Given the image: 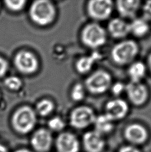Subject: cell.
<instances>
[{"label":"cell","instance_id":"6da1fadb","mask_svg":"<svg viewBox=\"0 0 151 152\" xmlns=\"http://www.w3.org/2000/svg\"><path fill=\"white\" fill-rule=\"evenodd\" d=\"M139 51L135 41L125 40L116 44L111 50V55L113 61L118 65H126L133 61Z\"/></svg>","mask_w":151,"mask_h":152},{"label":"cell","instance_id":"7a4b0ae2","mask_svg":"<svg viewBox=\"0 0 151 152\" xmlns=\"http://www.w3.org/2000/svg\"><path fill=\"white\" fill-rule=\"evenodd\" d=\"M36 123L35 112L27 106L18 109L12 116V124L16 132L27 134L31 132Z\"/></svg>","mask_w":151,"mask_h":152},{"label":"cell","instance_id":"3957f363","mask_svg":"<svg viewBox=\"0 0 151 152\" xmlns=\"http://www.w3.org/2000/svg\"><path fill=\"white\" fill-rule=\"evenodd\" d=\"M30 15L32 20L40 26H46L53 20L55 8L51 2L46 0L35 1L31 5Z\"/></svg>","mask_w":151,"mask_h":152},{"label":"cell","instance_id":"277c9868","mask_svg":"<svg viewBox=\"0 0 151 152\" xmlns=\"http://www.w3.org/2000/svg\"><path fill=\"white\" fill-rule=\"evenodd\" d=\"M81 39L86 46L97 48L106 43L107 35L106 30L100 25L92 23L84 27L82 32Z\"/></svg>","mask_w":151,"mask_h":152},{"label":"cell","instance_id":"5b68a950","mask_svg":"<svg viewBox=\"0 0 151 152\" xmlns=\"http://www.w3.org/2000/svg\"><path fill=\"white\" fill-rule=\"evenodd\" d=\"M112 78L104 70H98L88 77L86 81V88L94 94H102L110 88Z\"/></svg>","mask_w":151,"mask_h":152},{"label":"cell","instance_id":"8992f818","mask_svg":"<svg viewBox=\"0 0 151 152\" xmlns=\"http://www.w3.org/2000/svg\"><path fill=\"white\" fill-rule=\"evenodd\" d=\"M87 8L88 14L92 19L105 20L112 14L114 4L110 0H92L88 3Z\"/></svg>","mask_w":151,"mask_h":152},{"label":"cell","instance_id":"52a82bcc","mask_svg":"<svg viewBox=\"0 0 151 152\" xmlns=\"http://www.w3.org/2000/svg\"><path fill=\"white\" fill-rule=\"evenodd\" d=\"M96 116L89 107L83 106L77 107L70 114V123L76 129H81L94 123Z\"/></svg>","mask_w":151,"mask_h":152},{"label":"cell","instance_id":"ba28073f","mask_svg":"<svg viewBox=\"0 0 151 152\" xmlns=\"http://www.w3.org/2000/svg\"><path fill=\"white\" fill-rule=\"evenodd\" d=\"M129 101L135 105L144 104L148 98V90L142 83L130 82L125 85V90Z\"/></svg>","mask_w":151,"mask_h":152},{"label":"cell","instance_id":"9c48e42d","mask_svg":"<svg viewBox=\"0 0 151 152\" xmlns=\"http://www.w3.org/2000/svg\"><path fill=\"white\" fill-rule=\"evenodd\" d=\"M15 64L20 72L31 74L38 68V61L35 56L30 52L22 51L17 53L15 58Z\"/></svg>","mask_w":151,"mask_h":152},{"label":"cell","instance_id":"30bf717a","mask_svg":"<svg viewBox=\"0 0 151 152\" xmlns=\"http://www.w3.org/2000/svg\"><path fill=\"white\" fill-rule=\"evenodd\" d=\"M52 144V136L48 130L41 128L37 130L31 139V144L37 152H47Z\"/></svg>","mask_w":151,"mask_h":152},{"label":"cell","instance_id":"8fae6325","mask_svg":"<svg viewBox=\"0 0 151 152\" xmlns=\"http://www.w3.org/2000/svg\"><path fill=\"white\" fill-rule=\"evenodd\" d=\"M129 110L128 104L121 99H115L109 101L105 107V114L113 121L123 118Z\"/></svg>","mask_w":151,"mask_h":152},{"label":"cell","instance_id":"7c38bea8","mask_svg":"<svg viewBox=\"0 0 151 152\" xmlns=\"http://www.w3.org/2000/svg\"><path fill=\"white\" fill-rule=\"evenodd\" d=\"M56 148L58 152H78L79 142L74 134L70 132H63L57 137Z\"/></svg>","mask_w":151,"mask_h":152},{"label":"cell","instance_id":"4fadbf2b","mask_svg":"<svg viewBox=\"0 0 151 152\" xmlns=\"http://www.w3.org/2000/svg\"><path fill=\"white\" fill-rule=\"evenodd\" d=\"M125 138L133 144H141L146 141L148 137L147 129L138 124L128 126L125 130Z\"/></svg>","mask_w":151,"mask_h":152},{"label":"cell","instance_id":"5bb4252c","mask_svg":"<svg viewBox=\"0 0 151 152\" xmlns=\"http://www.w3.org/2000/svg\"><path fill=\"white\" fill-rule=\"evenodd\" d=\"M83 144L86 152H102L105 146L102 136L95 131L87 132L84 134Z\"/></svg>","mask_w":151,"mask_h":152},{"label":"cell","instance_id":"9a60e30c","mask_svg":"<svg viewBox=\"0 0 151 152\" xmlns=\"http://www.w3.org/2000/svg\"><path fill=\"white\" fill-rule=\"evenodd\" d=\"M138 0H120L116 1V10L123 18H135L141 5Z\"/></svg>","mask_w":151,"mask_h":152},{"label":"cell","instance_id":"2e32d148","mask_svg":"<svg viewBox=\"0 0 151 152\" xmlns=\"http://www.w3.org/2000/svg\"><path fill=\"white\" fill-rule=\"evenodd\" d=\"M108 31L113 38H123L130 33L129 24L123 19L113 18L108 23Z\"/></svg>","mask_w":151,"mask_h":152},{"label":"cell","instance_id":"e0dca14e","mask_svg":"<svg viewBox=\"0 0 151 152\" xmlns=\"http://www.w3.org/2000/svg\"><path fill=\"white\" fill-rule=\"evenodd\" d=\"M129 24L130 33L138 37H142L147 35L150 30L148 21L144 18L133 19Z\"/></svg>","mask_w":151,"mask_h":152},{"label":"cell","instance_id":"ac0fdd59","mask_svg":"<svg viewBox=\"0 0 151 152\" xmlns=\"http://www.w3.org/2000/svg\"><path fill=\"white\" fill-rule=\"evenodd\" d=\"M101 58L102 56L97 52H94L89 56L81 58L76 64L78 71L80 73H86L90 71L95 63Z\"/></svg>","mask_w":151,"mask_h":152},{"label":"cell","instance_id":"d6986e66","mask_svg":"<svg viewBox=\"0 0 151 152\" xmlns=\"http://www.w3.org/2000/svg\"><path fill=\"white\" fill-rule=\"evenodd\" d=\"M113 121L106 114L99 115L96 117L94 124L95 132L102 136L110 132L113 128Z\"/></svg>","mask_w":151,"mask_h":152},{"label":"cell","instance_id":"ffe728a7","mask_svg":"<svg viewBox=\"0 0 151 152\" xmlns=\"http://www.w3.org/2000/svg\"><path fill=\"white\" fill-rule=\"evenodd\" d=\"M146 66L142 62H134L129 67L128 73L131 82H141L146 73Z\"/></svg>","mask_w":151,"mask_h":152},{"label":"cell","instance_id":"44dd1931","mask_svg":"<svg viewBox=\"0 0 151 152\" xmlns=\"http://www.w3.org/2000/svg\"><path fill=\"white\" fill-rule=\"evenodd\" d=\"M54 105L51 101L45 99L40 101L37 105V111L39 115L46 116L52 112Z\"/></svg>","mask_w":151,"mask_h":152},{"label":"cell","instance_id":"7402d4cb","mask_svg":"<svg viewBox=\"0 0 151 152\" xmlns=\"http://www.w3.org/2000/svg\"><path fill=\"white\" fill-rule=\"evenodd\" d=\"M48 126L50 129L54 132H60L63 129L65 126V124L61 118L55 117L49 121Z\"/></svg>","mask_w":151,"mask_h":152},{"label":"cell","instance_id":"603a6c76","mask_svg":"<svg viewBox=\"0 0 151 152\" xmlns=\"http://www.w3.org/2000/svg\"><path fill=\"white\" fill-rule=\"evenodd\" d=\"M5 84L8 88L17 91L20 88L22 85V82L20 78L16 76H10L5 80Z\"/></svg>","mask_w":151,"mask_h":152},{"label":"cell","instance_id":"cb8c5ba5","mask_svg":"<svg viewBox=\"0 0 151 152\" xmlns=\"http://www.w3.org/2000/svg\"><path fill=\"white\" fill-rule=\"evenodd\" d=\"M85 96V91L84 87L81 84H77L76 85L73 89L72 97L75 101H81L83 99Z\"/></svg>","mask_w":151,"mask_h":152},{"label":"cell","instance_id":"d4e9b609","mask_svg":"<svg viewBox=\"0 0 151 152\" xmlns=\"http://www.w3.org/2000/svg\"><path fill=\"white\" fill-rule=\"evenodd\" d=\"M25 1H6L5 3L6 5L10 10L13 11H19L21 10L25 4Z\"/></svg>","mask_w":151,"mask_h":152},{"label":"cell","instance_id":"484cf974","mask_svg":"<svg viewBox=\"0 0 151 152\" xmlns=\"http://www.w3.org/2000/svg\"><path fill=\"white\" fill-rule=\"evenodd\" d=\"M111 91L113 95L115 96H119L125 90V85L122 83H115L111 86Z\"/></svg>","mask_w":151,"mask_h":152},{"label":"cell","instance_id":"4316f807","mask_svg":"<svg viewBox=\"0 0 151 152\" xmlns=\"http://www.w3.org/2000/svg\"><path fill=\"white\" fill-rule=\"evenodd\" d=\"M143 17L147 20L151 21V1L145 2L142 7Z\"/></svg>","mask_w":151,"mask_h":152},{"label":"cell","instance_id":"83f0119b","mask_svg":"<svg viewBox=\"0 0 151 152\" xmlns=\"http://www.w3.org/2000/svg\"><path fill=\"white\" fill-rule=\"evenodd\" d=\"M8 64L5 60L0 57V77L4 76L8 70Z\"/></svg>","mask_w":151,"mask_h":152},{"label":"cell","instance_id":"f1b7e54d","mask_svg":"<svg viewBox=\"0 0 151 152\" xmlns=\"http://www.w3.org/2000/svg\"><path fill=\"white\" fill-rule=\"evenodd\" d=\"M119 152H140V151L134 146H124L121 148Z\"/></svg>","mask_w":151,"mask_h":152},{"label":"cell","instance_id":"f546056e","mask_svg":"<svg viewBox=\"0 0 151 152\" xmlns=\"http://www.w3.org/2000/svg\"><path fill=\"white\" fill-rule=\"evenodd\" d=\"M147 65L151 72V53L150 55L147 59Z\"/></svg>","mask_w":151,"mask_h":152},{"label":"cell","instance_id":"4dcf8cb0","mask_svg":"<svg viewBox=\"0 0 151 152\" xmlns=\"http://www.w3.org/2000/svg\"><path fill=\"white\" fill-rule=\"evenodd\" d=\"M0 152H8V151L5 146L0 144Z\"/></svg>","mask_w":151,"mask_h":152},{"label":"cell","instance_id":"1f68e13d","mask_svg":"<svg viewBox=\"0 0 151 152\" xmlns=\"http://www.w3.org/2000/svg\"><path fill=\"white\" fill-rule=\"evenodd\" d=\"M15 152H32L28 150L27 149H20L16 151Z\"/></svg>","mask_w":151,"mask_h":152}]
</instances>
